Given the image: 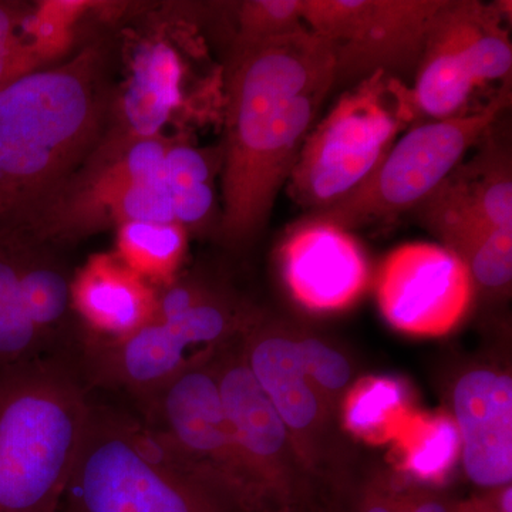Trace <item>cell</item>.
Wrapping results in <instances>:
<instances>
[{
    "instance_id": "1",
    "label": "cell",
    "mask_w": 512,
    "mask_h": 512,
    "mask_svg": "<svg viewBox=\"0 0 512 512\" xmlns=\"http://www.w3.org/2000/svg\"><path fill=\"white\" fill-rule=\"evenodd\" d=\"M336 82L335 50L309 29L234 53L220 218L229 244L264 229Z\"/></svg>"
},
{
    "instance_id": "2",
    "label": "cell",
    "mask_w": 512,
    "mask_h": 512,
    "mask_svg": "<svg viewBox=\"0 0 512 512\" xmlns=\"http://www.w3.org/2000/svg\"><path fill=\"white\" fill-rule=\"evenodd\" d=\"M107 50L84 47L0 89V229L28 232L103 140L113 94Z\"/></svg>"
},
{
    "instance_id": "3",
    "label": "cell",
    "mask_w": 512,
    "mask_h": 512,
    "mask_svg": "<svg viewBox=\"0 0 512 512\" xmlns=\"http://www.w3.org/2000/svg\"><path fill=\"white\" fill-rule=\"evenodd\" d=\"M90 400L77 353L0 369V512H59Z\"/></svg>"
},
{
    "instance_id": "4",
    "label": "cell",
    "mask_w": 512,
    "mask_h": 512,
    "mask_svg": "<svg viewBox=\"0 0 512 512\" xmlns=\"http://www.w3.org/2000/svg\"><path fill=\"white\" fill-rule=\"evenodd\" d=\"M59 512H239L140 414L90 400Z\"/></svg>"
},
{
    "instance_id": "5",
    "label": "cell",
    "mask_w": 512,
    "mask_h": 512,
    "mask_svg": "<svg viewBox=\"0 0 512 512\" xmlns=\"http://www.w3.org/2000/svg\"><path fill=\"white\" fill-rule=\"evenodd\" d=\"M173 140L104 134L82 167L47 202L28 229L40 244L60 245L130 222H174L164 183Z\"/></svg>"
},
{
    "instance_id": "6",
    "label": "cell",
    "mask_w": 512,
    "mask_h": 512,
    "mask_svg": "<svg viewBox=\"0 0 512 512\" xmlns=\"http://www.w3.org/2000/svg\"><path fill=\"white\" fill-rule=\"evenodd\" d=\"M409 87L376 72L340 96L312 128L288 178L293 201L325 210L365 183L382 164L397 134L416 117Z\"/></svg>"
},
{
    "instance_id": "7",
    "label": "cell",
    "mask_w": 512,
    "mask_h": 512,
    "mask_svg": "<svg viewBox=\"0 0 512 512\" xmlns=\"http://www.w3.org/2000/svg\"><path fill=\"white\" fill-rule=\"evenodd\" d=\"M510 101V86H504L481 109L413 127L393 144L365 183L336 204L309 215L350 232L414 210L456 170Z\"/></svg>"
},
{
    "instance_id": "8",
    "label": "cell",
    "mask_w": 512,
    "mask_h": 512,
    "mask_svg": "<svg viewBox=\"0 0 512 512\" xmlns=\"http://www.w3.org/2000/svg\"><path fill=\"white\" fill-rule=\"evenodd\" d=\"M251 315L217 289L194 308L151 320L121 342L79 345L80 370L90 389L119 390L140 406L185 369L237 339Z\"/></svg>"
},
{
    "instance_id": "9",
    "label": "cell",
    "mask_w": 512,
    "mask_h": 512,
    "mask_svg": "<svg viewBox=\"0 0 512 512\" xmlns=\"http://www.w3.org/2000/svg\"><path fill=\"white\" fill-rule=\"evenodd\" d=\"M212 359L174 377L138 414L239 512H269L229 424Z\"/></svg>"
},
{
    "instance_id": "10",
    "label": "cell",
    "mask_w": 512,
    "mask_h": 512,
    "mask_svg": "<svg viewBox=\"0 0 512 512\" xmlns=\"http://www.w3.org/2000/svg\"><path fill=\"white\" fill-rule=\"evenodd\" d=\"M512 46L497 6L446 0L431 22L416 80L409 90L414 117L461 114L484 84L510 79Z\"/></svg>"
},
{
    "instance_id": "11",
    "label": "cell",
    "mask_w": 512,
    "mask_h": 512,
    "mask_svg": "<svg viewBox=\"0 0 512 512\" xmlns=\"http://www.w3.org/2000/svg\"><path fill=\"white\" fill-rule=\"evenodd\" d=\"M446 0H302L306 28L335 50L338 80L393 76L419 62L434 16Z\"/></svg>"
},
{
    "instance_id": "12",
    "label": "cell",
    "mask_w": 512,
    "mask_h": 512,
    "mask_svg": "<svg viewBox=\"0 0 512 512\" xmlns=\"http://www.w3.org/2000/svg\"><path fill=\"white\" fill-rule=\"evenodd\" d=\"M474 291L466 264L447 248L426 242L394 249L377 274L380 311L407 335H446L470 309Z\"/></svg>"
},
{
    "instance_id": "13",
    "label": "cell",
    "mask_w": 512,
    "mask_h": 512,
    "mask_svg": "<svg viewBox=\"0 0 512 512\" xmlns=\"http://www.w3.org/2000/svg\"><path fill=\"white\" fill-rule=\"evenodd\" d=\"M239 336L212 359L222 404L266 508L288 512L296 491L291 458L299 456L284 421L245 362Z\"/></svg>"
},
{
    "instance_id": "14",
    "label": "cell",
    "mask_w": 512,
    "mask_h": 512,
    "mask_svg": "<svg viewBox=\"0 0 512 512\" xmlns=\"http://www.w3.org/2000/svg\"><path fill=\"white\" fill-rule=\"evenodd\" d=\"M72 275L42 245L0 311V369L79 352V325L70 301Z\"/></svg>"
},
{
    "instance_id": "15",
    "label": "cell",
    "mask_w": 512,
    "mask_h": 512,
    "mask_svg": "<svg viewBox=\"0 0 512 512\" xmlns=\"http://www.w3.org/2000/svg\"><path fill=\"white\" fill-rule=\"evenodd\" d=\"M279 266L292 298L316 313L345 311L365 295L372 281L369 259L356 238L311 215L286 235Z\"/></svg>"
},
{
    "instance_id": "16",
    "label": "cell",
    "mask_w": 512,
    "mask_h": 512,
    "mask_svg": "<svg viewBox=\"0 0 512 512\" xmlns=\"http://www.w3.org/2000/svg\"><path fill=\"white\" fill-rule=\"evenodd\" d=\"M453 410L468 478L491 490L511 484V376L488 367L470 370L454 386Z\"/></svg>"
},
{
    "instance_id": "17",
    "label": "cell",
    "mask_w": 512,
    "mask_h": 512,
    "mask_svg": "<svg viewBox=\"0 0 512 512\" xmlns=\"http://www.w3.org/2000/svg\"><path fill=\"white\" fill-rule=\"evenodd\" d=\"M70 301L79 325V345H111L148 325L157 293L116 254H94L73 272Z\"/></svg>"
},
{
    "instance_id": "18",
    "label": "cell",
    "mask_w": 512,
    "mask_h": 512,
    "mask_svg": "<svg viewBox=\"0 0 512 512\" xmlns=\"http://www.w3.org/2000/svg\"><path fill=\"white\" fill-rule=\"evenodd\" d=\"M239 342L252 375L292 440L312 439L325 416V399L306 375L298 336L281 323L252 312Z\"/></svg>"
},
{
    "instance_id": "19",
    "label": "cell",
    "mask_w": 512,
    "mask_h": 512,
    "mask_svg": "<svg viewBox=\"0 0 512 512\" xmlns=\"http://www.w3.org/2000/svg\"><path fill=\"white\" fill-rule=\"evenodd\" d=\"M417 218L466 264L476 289L500 295L512 281V229L488 225L453 173L417 205Z\"/></svg>"
},
{
    "instance_id": "20",
    "label": "cell",
    "mask_w": 512,
    "mask_h": 512,
    "mask_svg": "<svg viewBox=\"0 0 512 512\" xmlns=\"http://www.w3.org/2000/svg\"><path fill=\"white\" fill-rule=\"evenodd\" d=\"M183 67L165 43L138 50L127 84L113 97L106 134L114 137L160 136L181 101Z\"/></svg>"
},
{
    "instance_id": "21",
    "label": "cell",
    "mask_w": 512,
    "mask_h": 512,
    "mask_svg": "<svg viewBox=\"0 0 512 512\" xmlns=\"http://www.w3.org/2000/svg\"><path fill=\"white\" fill-rule=\"evenodd\" d=\"M392 444L400 470L417 483H443L461 460L460 433L448 414L413 412Z\"/></svg>"
},
{
    "instance_id": "22",
    "label": "cell",
    "mask_w": 512,
    "mask_h": 512,
    "mask_svg": "<svg viewBox=\"0 0 512 512\" xmlns=\"http://www.w3.org/2000/svg\"><path fill=\"white\" fill-rule=\"evenodd\" d=\"M116 254L153 288L180 276L188 251V231L174 222H130L116 229Z\"/></svg>"
},
{
    "instance_id": "23",
    "label": "cell",
    "mask_w": 512,
    "mask_h": 512,
    "mask_svg": "<svg viewBox=\"0 0 512 512\" xmlns=\"http://www.w3.org/2000/svg\"><path fill=\"white\" fill-rule=\"evenodd\" d=\"M412 413L406 387L392 377L360 380L343 403L346 430L370 444L392 443Z\"/></svg>"
},
{
    "instance_id": "24",
    "label": "cell",
    "mask_w": 512,
    "mask_h": 512,
    "mask_svg": "<svg viewBox=\"0 0 512 512\" xmlns=\"http://www.w3.org/2000/svg\"><path fill=\"white\" fill-rule=\"evenodd\" d=\"M215 165L208 154L190 144L171 143L164 181L173 202L175 224L204 228L215 214Z\"/></svg>"
},
{
    "instance_id": "25",
    "label": "cell",
    "mask_w": 512,
    "mask_h": 512,
    "mask_svg": "<svg viewBox=\"0 0 512 512\" xmlns=\"http://www.w3.org/2000/svg\"><path fill=\"white\" fill-rule=\"evenodd\" d=\"M453 175L488 225L512 229L511 158L503 147L488 144L470 164L458 165Z\"/></svg>"
},
{
    "instance_id": "26",
    "label": "cell",
    "mask_w": 512,
    "mask_h": 512,
    "mask_svg": "<svg viewBox=\"0 0 512 512\" xmlns=\"http://www.w3.org/2000/svg\"><path fill=\"white\" fill-rule=\"evenodd\" d=\"M308 29L302 0H248L239 8L234 53Z\"/></svg>"
},
{
    "instance_id": "27",
    "label": "cell",
    "mask_w": 512,
    "mask_h": 512,
    "mask_svg": "<svg viewBox=\"0 0 512 512\" xmlns=\"http://www.w3.org/2000/svg\"><path fill=\"white\" fill-rule=\"evenodd\" d=\"M32 9V3L0 0V89L45 66L26 28Z\"/></svg>"
},
{
    "instance_id": "28",
    "label": "cell",
    "mask_w": 512,
    "mask_h": 512,
    "mask_svg": "<svg viewBox=\"0 0 512 512\" xmlns=\"http://www.w3.org/2000/svg\"><path fill=\"white\" fill-rule=\"evenodd\" d=\"M299 349L306 375L316 390L333 397L342 393L352 379V366L348 357L315 336H298Z\"/></svg>"
},
{
    "instance_id": "29",
    "label": "cell",
    "mask_w": 512,
    "mask_h": 512,
    "mask_svg": "<svg viewBox=\"0 0 512 512\" xmlns=\"http://www.w3.org/2000/svg\"><path fill=\"white\" fill-rule=\"evenodd\" d=\"M28 232L0 229V311L15 293L23 272L42 248Z\"/></svg>"
},
{
    "instance_id": "30",
    "label": "cell",
    "mask_w": 512,
    "mask_h": 512,
    "mask_svg": "<svg viewBox=\"0 0 512 512\" xmlns=\"http://www.w3.org/2000/svg\"><path fill=\"white\" fill-rule=\"evenodd\" d=\"M357 512H447V507L424 491L377 488L366 494Z\"/></svg>"
},
{
    "instance_id": "31",
    "label": "cell",
    "mask_w": 512,
    "mask_h": 512,
    "mask_svg": "<svg viewBox=\"0 0 512 512\" xmlns=\"http://www.w3.org/2000/svg\"><path fill=\"white\" fill-rule=\"evenodd\" d=\"M493 497L467 504L460 512H512V487L495 488Z\"/></svg>"
}]
</instances>
